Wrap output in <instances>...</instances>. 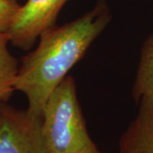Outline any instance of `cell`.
Segmentation results:
<instances>
[{
	"instance_id": "obj_5",
	"label": "cell",
	"mask_w": 153,
	"mask_h": 153,
	"mask_svg": "<svg viewBox=\"0 0 153 153\" xmlns=\"http://www.w3.org/2000/svg\"><path fill=\"white\" fill-rule=\"evenodd\" d=\"M119 153H153V108L139 106L134 119L121 136Z\"/></svg>"
},
{
	"instance_id": "obj_8",
	"label": "cell",
	"mask_w": 153,
	"mask_h": 153,
	"mask_svg": "<svg viewBox=\"0 0 153 153\" xmlns=\"http://www.w3.org/2000/svg\"><path fill=\"white\" fill-rule=\"evenodd\" d=\"M21 4L17 0H0V30L6 33Z\"/></svg>"
},
{
	"instance_id": "obj_3",
	"label": "cell",
	"mask_w": 153,
	"mask_h": 153,
	"mask_svg": "<svg viewBox=\"0 0 153 153\" xmlns=\"http://www.w3.org/2000/svg\"><path fill=\"white\" fill-rule=\"evenodd\" d=\"M0 153H49L42 132V117L3 103Z\"/></svg>"
},
{
	"instance_id": "obj_1",
	"label": "cell",
	"mask_w": 153,
	"mask_h": 153,
	"mask_svg": "<svg viewBox=\"0 0 153 153\" xmlns=\"http://www.w3.org/2000/svg\"><path fill=\"white\" fill-rule=\"evenodd\" d=\"M112 18L107 0H97L81 16L50 28L39 37L37 48L22 60L14 83L27 97V111L42 117L49 94L85 55Z\"/></svg>"
},
{
	"instance_id": "obj_2",
	"label": "cell",
	"mask_w": 153,
	"mask_h": 153,
	"mask_svg": "<svg viewBox=\"0 0 153 153\" xmlns=\"http://www.w3.org/2000/svg\"><path fill=\"white\" fill-rule=\"evenodd\" d=\"M42 132L49 153H75L94 143L71 76L67 75L49 94L42 116Z\"/></svg>"
},
{
	"instance_id": "obj_9",
	"label": "cell",
	"mask_w": 153,
	"mask_h": 153,
	"mask_svg": "<svg viewBox=\"0 0 153 153\" xmlns=\"http://www.w3.org/2000/svg\"><path fill=\"white\" fill-rule=\"evenodd\" d=\"M75 153H104L103 152H101L100 149H99L97 146H96V145L94 143L92 145H90V146H88L87 147L83 148L82 150H80V151H78V152H76Z\"/></svg>"
},
{
	"instance_id": "obj_4",
	"label": "cell",
	"mask_w": 153,
	"mask_h": 153,
	"mask_svg": "<svg viewBox=\"0 0 153 153\" xmlns=\"http://www.w3.org/2000/svg\"><path fill=\"white\" fill-rule=\"evenodd\" d=\"M69 0H27L20 6L7 30L10 43L29 49L40 35L54 27L60 12Z\"/></svg>"
},
{
	"instance_id": "obj_7",
	"label": "cell",
	"mask_w": 153,
	"mask_h": 153,
	"mask_svg": "<svg viewBox=\"0 0 153 153\" xmlns=\"http://www.w3.org/2000/svg\"><path fill=\"white\" fill-rule=\"evenodd\" d=\"M10 39L7 33L0 30V101L4 102L15 91L14 83L19 66L16 59L8 49Z\"/></svg>"
},
{
	"instance_id": "obj_6",
	"label": "cell",
	"mask_w": 153,
	"mask_h": 153,
	"mask_svg": "<svg viewBox=\"0 0 153 153\" xmlns=\"http://www.w3.org/2000/svg\"><path fill=\"white\" fill-rule=\"evenodd\" d=\"M132 95L139 106L153 108V33L146 38L140 49Z\"/></svg>"
},
{
	"instance_id": "obj_10",
	"label": "cell",
	"mask_w": 153,
	"mask_h": 153,
	"mask_svg": "<svg viewBox=\"0 0 153 153\" xmlns=\"http://www.w3.org/2000/svg\"><path fill=\"white\" fill-rule=\"evenodd\" d=\"M4 102H2V101H0V112H1V107H2V105H3Z\"/></svg>"
}]
</instances>
